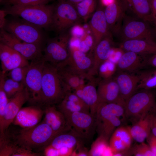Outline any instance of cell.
<instances>
[{
  "mask_svg": "<svg viewBox=\"0 0 156 156\" xmlns=\"http://www.w3.org/2000/svg\"><path fill=\"white\" fill-rule=\"evenodd\" d=\"M7 132L16 144L33 151L43 148L56 135L50 127L43 121L34 126L22 128L13 133Z\"/></svg>",
  "mask_w": 156,
  "mask_h": 156,
  "instance_id": "cell-1",
  "label": "cell"
},
{
  "mask_svg": "<svg viewBox=\"0 0 156 156\" xmlns=\"http://www.w3.org/2000/svg\"><path fill=\"white\" fill-rule=\"evenodd\" d=\"M7 5L4 9L6 14L21 17L42 29H50L55 5Z\"/></svg>",
  "mask_w": 156,
  "mask_h": 156,
  "instance_id": "cell-2",
  "label": "cell"
},
{
  "mask_svg": "<svg viewBox=\"0 0 156 156\" xmlns=\"http://www.w3.org/2000/svg\"><path fill=\"white\" fill-rule=\"evenodd\" d=\"M42 105L59 103L67 92L57 71L56 66L45 62L41 83Z\"/></svg>",
  "mask_w": 156,
  "mask_h": 156,
  "instance_id": "cell-3",
  "label": "cell"
},
{
  "mask_svg": "<svg viewBox=\"0 0 156 156\" xmlns=\"http://www.w3.org/2000/svg\"><path fill=\"white\" fill-rule=\"evenodd\" d=\"M75 5L65 0H58L55 6L50 29L60 34L81 22Z\"/></svg>",
  "mask_w": 156,
  "mask_h": 156,
  "instance_id": "cell-4",
  "label": "cell"
},
{
  "mask_svg": "<svg viewBox=\"0 0 156 156\" xmlns=\"http://www.w3.org/2000/svg\"><path fill=\"white\" fill-rule=\"evenodd\" d=\"M156 107L155 96L147 89L135 93L126 101L125 116L136 122Z\"/></svg>",
  "mask_w": 156,
  "mask_h": 156,
  "instance_id": "cell-5",
  "label": "cell"
},
{
  "mask_svg": "<svg viewBox=\"0 0 156 156\" xmlns=\"http://www.w3.org/2000/svg\"><path fill=\"white\" fill-rule=\"evenodd\" d=\"M3 28L23 41L41 46L44 39L42 28L23 19L6 21Z\"/></svg>",
  "mask_w": 156,
  "mask_h": 156,
  "instance_id": "cell-6",
  "label": "cell"
},
{
  "mask_svg": "<svg viewBox=\"0 0 156 156\" xmlns=\"http://www.w3.org/2000/svg\"><path fill=\"white\" fill-rule=\"evenodd\" d=\"M70 34L66 31L48 39L43 51L45 62L55 66L65 61L69 55Z\"/></svg>",
  "mask_w": 156,
  "mask_h": 156,
  "instance_id": "cell-7",
  "label": "cell"
},
{
  "mask_svg": "<svg viewBox=\"0 0 156 156\" xmlns=\"http://www.w3.org/2000/svg\"><path fill=\"white\" fill-rule=\"evenodd\" d=\"M45 62L43 57L31 61L24 82L29 94L28 101L34 105H42L41 83Z\"/></svg>",
  "mask_w": 156,
  "mask_h": 156,
  "instance_id": "cell-8",
  "label": "cell"
},
{
  "mask_svg": "<svg viewBox=\"0 0 156 156\" xmlns=\"http://www.w3.org/2000/svg\"><path fill=\"white\" fill-rule=\"evenodd\" d=\"M67 127L80 137L90 139L96 130L95 116L90 113L75 112L65 116Z\"/></svg>",
  "mask_w": 156,
  "mask_h": 156,
  "instance_id": "cell-9",
  "label": "cell"
},
{
  "mask_svg": "<svg viewBox=\"0 0 156 156\" xmlns=\"http://www.w3.org/2000/svg\"><path fill=\"white\" fill-rule=\"evenodd\" d=\"M123 20V25L120 29L123 41L137 39L155 41V31L148 22L127 16L126 15Z\"/></svg>",
  "mask_w": 156,
  "mask_h": 156,
  "instance_id": "cell-10",
  "label": "cell"
},
{
  "mask_svg": "<svg viewBox=\"0 0 156 156\" xmlns=\"http://www.w3.org/2000/svg\"><path fill=\"white\" fill-rule=\"evenodd\" d=\"M0 41L19 53L28 60L33 61L43 57L41 46L23 41L3 28L0 29Z\"/></svg>",
  "mask_w": 156,
  "mask_h": 156,
  "instance_id": "cell-11",
  "label": "cell"
},
{
  "mask_svg": "<svg viewBox=\"0 0 156 156\" xmlns=\"http://www.w3.org/2000/svg\"><path fill=\"white\" fill-rule=\"evenodd\" d=\"M69 50L68 58L58 64L66 66L82 78L86 79L87 74L92 66V57L79 50L76 46L69 44Z\"/></svg>",
  "mask_w": 156,
  "mask_h": 156,
  "instance_id": "cell-12",
  "label": "cell"
},
{
  "mask_svg": "<svg viewBox=\"0 0 156 156\" xmlns=\"http://www.w3.org/2000/svg\"><path fill=\"white\" fill-rule=\"evenodd\" d=\"M112 43L111 33L109 32L94 47L92 51V64L87 75V79H90L98 74L101 66L109 57Z\"/></svg>",
  "mask_w": 156,
  "mask_h": 156,
  "instance_id": "cell-13",
  "label": "cell"
},
{
  "mask_svg": "<svg viewBox=\"0 0 156 156\" xmlns=\"http://www.w3.org/2000/svg\"><path fill=\"white\" fill-rule=\"evenodd\" d=\"M29 93L25 87L9 99L4 117L0 123V134L4 133L7 130L22 106L29 101Z\"/></svg>",
  "mask_w": 156,
  "mask_h": 156,
  "instance_id": "cell-14",
  "label": "cell"
},
{
  "mask_svg": "<svg viewBox=\"0 0 156 156\" xmlns=\"http://www.w3.org/2000/svg\"><path fill=\"white\" fill-rule=\"evenodd\" d=\"M148 74L138 75L130 73L119 71L115 78L118 86L121 97L125 102L140 86Z\"/></svg>",
  "mask_w": 156,
  "mask_h": 156,
  "instance_id": "cell-15",
  "label": "cell"
},
{
  "mask_svg": "<svg viewBox=\"0 0 156 156\" xmlns=\"http://www.w3.org/2000/svg\"><path fill=\"white\" fill-rule=\"evenodd\" d=\"M97 91L99 103H116L125 106V102L121 97L118 86L114 78H104L98 82Z\"/></svg>",
  "mask_w": 156,
  "mask_h": 156,
  "instance_id": "cell-16",
  "label": "cell"
},
{
  "mask_svg": "<svg viewBox=\"0 0 156 156\" xmlns=\"http://www.w3.org/2000/svg\"><path fill=\"white\" fill-rule=\"evenodd\" d=\"M1 71L5 74L16 67L29 64L28 60L19 53L8 45L0 42Z\"/></svg>",
  "mask_w": 156,
  "mask_h": 156,
  "instance_id": "cell-17",
  "label": "cell"
},
{
  "mask_svg": "<svg viewBox=\"0 0 156 156\" xmlns=\"http://www.w3.org/2000/svg\"><path fill=\"white\" fill-rule=\"evenodd\" d=\"M127 10L125 0H115L105 7L104 13L109 31L117 33L119 30V24L125 16Z\"/></svg>",
  "mask_w": 156,
  "mask_h": 156,
  "instance_id": "cell-18",
  "label": "cell"
},
{
  "mask_svg": "<svg viewBox=\"0 0 156 156\" xmlns=\"http://www.w3.org/2000/svg\"><path fill=\"white\" fill-rule=\"evenodd\" d=\"M104 8L100 5L93 14L89 22V26L94 41V45L91 52L102 39L110 31L105 18Z\"/></svg>",
  "mask_w": 156,
  "mask_h": 156,
  "instance_id": "cell-19",
  "label": "cell"
},
{
  "mask_svg": "<svg viewBox=\"0 0 156 156\" xmlns=\"http://www.w3.org/2000/svg\"><path fill=\"white\" fill-rule=\"evenodd\" d=\"M44 114V110L38 106L34 105L22 107L12 123L22 128L34 126L40 122Z\"/></svg>",
  "mask_w": 156,
  "mask_h": 156,
  "instance_id": "cell-20",
  "label": "cell"
},
{
  "mask_svg": "<svg viewBox=\"0 0 156 156\" xmlns=\"http://www.w3.org/2000/svg\"><path fill=\"white\" fill-rule=\"evenodd\" d=\"M89 80L87 84L81 85L75 90L74 93L88 106L90 113L95 116L99 103L96 87L97 82L94 78Z\"/></svg>",
  "mask_w": 156,
  "mask_h": 156,
  "instance_id": "cell-21",
  "label": "cell"
},
{
  "mask_svg": "<svg viewBox=\"0 0 156 156\" xmlns=\"http://www.w3.org/2000/svg\"><path fill=\"white\" fill-rule=\"evenodd\" d=\"M44 111L43 121L50 127L56 135L68 129L64 116L55 105H46Z\"/></svg>",
  "mask_w": 156,
  "mask_h": 156,
  "instance_id": "cell-22",
  "label": "cell"
},
{
  "mask_svg": "<svg viewBox=\"0 0 156 156\" xmlns=\"http://www.w3.org/2000/svg\"><path fill=\"white\" fill-rule=\"evenodd\" d=\"M133 139L129 127L117 128L110 137L109 145L114 155L116 153L127 150L130 148Z\"/></svg>",
  "mask_w": 156,
  "mask_h": 156,
  "instance_id": "cell-23",
  "label": "cell"
},
{
  "mask_svg": "<svg viewBox=\"0 0 156 156\" xmlns=\"http://www.w3.org/2000/svg\"><path fill=\"white\" fill-rule=\"evenodd\" d=\"M120 49L125 51L133 52L140 55L156 54V42L146 39L123 40L120 44Z\"/></svg>",
  "mask_w": 156,
  "mask_h": 156,
  "instance_id": "cell-24",
  "label": "cell"
},
{
  "mask_svg": "<svg viewBox=\"0 0 156 156\" xmlns=\"http://www.w3.org/2000/svg\"><path fill=\"white\" fill-rule=\"evenodd\" d=\"M145 64L146 61L140 54L126 51L120 57L117 66L119 71L131 73L140 69Z\"/></svg>",
  "mask_w": 156,
  "mask_h": 156,
  "instance_id": "cell-25",
  "label": "cell"
},
{
  "mask_svg": "<svg viewBox=\"0 0 156 156\" xmlns=\"http://www.w3.org/2000/svg\"><path fill=\"white\" fill-rule=\"evenodd\" d=\"M84 140L69 129L57 135L48 145L57 149L66 147L74 150L78 145L83 144Z\"/></svg>",
  "mask_w": 156,
  "mask_h": 156,
  "instance_id": "cell-26",
  "label": "cell"
},
{
  "mask_svg": "<svg viewBox=\"0 0 156 156\" xmlns=\"http://www.w3.org/2000/svg\"><path fill=\"white\" fill-rule=\"evenodd\" d=\"M127 10H130L139 19L153 23L149 0H125Z\"/></svg>",
  "mask_w": 156,
  "mask_h": 156,
  "instance_id": "cell-27",
  "label": "cell"
},
{
  "mask_svg": "<svg viewBox=\"0 0 156 156\" xmlns=\"http://www.w3.org/2000/svg\"><path fill=\"white\" fill-rule=\"evenodd\" d=\"M150 114L142 117L131 127H129L133 140L140 143L144 142L151 133Z\"/></svg>",
  "mask_w": 156,
  "mask_h": 156,
  "instance_id": "cell-28",
  "label": "cell"
},
{
  "mask_svg": "<svg viewBox=\"0 0 156 156\" xmlns=\"http://www.w3.org/2000/svg\"><path fill=\"white\" fill-rule=\"evenodd\" d=\"M121 123L120 118L116 116L104 118L95 121L96 131L99 136H103L109 140Z\"/></svg>",
  "mask_w": 156,
  "mask_h": 156,
  "instance_id": "cell-29",
  "label": "cell"
},
{
  "mask_svg": "<svg viewBox=\"0 0 156 156\" xmlns=\"http://www.w3.org/2000/svg\"><path fill=\"white\" fill-rule=\"evenodd\" d=\"M56 66L67 91H71L72 89L75 90L81 85L84 83L83 78L70 71L66 66L60 64Z\"/></svg>",
  "mask_w": 156,
  "mask_h": 156,
  "instance_id": "cell-30",
  "label": "cell"
},
{
  "mask_svg": "<svg viewBox=\"0 0 156 156\" xmlns=\"http://www.w3.org/2000/svg\"><path fill=\"white\" fill-rule=\"evenodd\" d=\"M19 146L12 140L7 131L0 135V156H14Z\"/></svg>",
  "mask_w": 156,
  "mask_h": 156,
  "instance_id": "cell-31",
  "label": "cell"
},
{
  "mask_svg": "<svg viewBox=\"0 0 156 156\" xmlns=\"http://www.w3.org/2000/svg\"><path fill=\"white\" fill-rule=\"evenodd\" d=\"M58 110L64 116L75 112H84L90 113V110L73 101L64 97L58 103Z\"/></svg>",
  "mask_w": 156,
  "mask_h": 156,
  "instance_id": "cell-32",
  "label": "cell"
},
{
  "mask_svg": "<svg viewBox=\"0 0 156 156\" xmlns=\"http://www.w3.org/2000/svg\"><path fill=\"white\" fill-rule=\"evenodd\" d=\"M96 6V0H83L75 5L79 16L84 18L94 12Z\"/></svg>",
  "mask_w": 156,
  "mask_h": 156,
  "instance_id": "cell-33",
  "label": "cell"
},
{
  "mask_svg": "<svg viewBox=\"0 0 156 156\" xmlns=\"http://www.w3.org/2000/svg\"><path fill=\"white\" fill-rule=\"evenodd\" d=\"M3 87L9 99L12 97L25 87L23 83L15 81L7 77L5 74Z\"/></svg>",
  "mask_w": 156,
  "mask_h": 156,
  "instance_id": "cell-34",
  "label": "cell"
},
{
  "mask_svg": "<svg viewBox=\"0 0 156 156\" xmlns=\"http://www.w3.org/2000/svg\"><path fill=\"white\" fill-rule=\"evenodd\" d=\"M108 140L105 137L99 136L92 143L88 152V156H103L104 153L109 146Z\"/></svg>",
  "mask_w": 156,
  "mask_h": 156,
  "instance_id": "cell-35",
  "label": "cell"
},
{
  "mask_svg": "<svg viewBox=\"0 0 156 156\" xmlns=\"http://www.w3.org/2000/svg\"><path fill=\"white\" fill-rule=\"evenodd\" d=\"M29 65L15 68L5 74L8 77L18 82L24 83L29 67Z\"/></svg>",
  "mask_w": 156,
  "mask_h": 156,
  "instance_id": "cell-36",
  "label": "cell"
},
{
  "mask_svg": "<svg viewBox=\"0 0 156 156\" xmlns=\"http://www.w3.org/2000/svg\"><path fill=\"white\" fill-rule=\"evenodd\" d=\"M5 74L0 71V123L4 117L6 108L9 101L3 87Z\"/></svg>",
  "mask_w": 156,
  "mask_h": 156,
  "instance_id": "cell-37",
  "label": "cell"
},
{
  "mask_svg": "<svg viewBox=\"0 0 156 156\" xmlns=\"http://www.w3.org/2000/svg\"><path fill=\"white\" fill-rule=\"evenodd\" d=\"M93 45V39L92 35L85 33L79 39L78 47L79 50L86 53L92 49Z\"/></svg>",
  "mask_w": 156,
  "mask_h": 156,
  "instance_id": "cell-38",
  "label": "cell"
},
{
  "mask_svg": "<svg viewBox=\"0 0 156 156\" xmlns=\"http://www.w3.org/2000/svg\"><path fill=\"white\" fill-rule=\"evenodd\" d=\"M54 0H8L7 5H47Z\"/></svg>",
  "mask_w": 156,
  "mask_h": 156,
  "instance_id": "cell-39",
  "label": "cell"
},
{
  "mask_svg": "<svg viewBox=\"0 0 156 156\" xmlns=\"http://www.w3.org/2000/svg\"><path fill=\"white\" fill-rule=\"evenodd\" d=\"M136 145L132 153L136 156H154V154L148 144L144 142Z\"/></svg>",
  "mask_w": 156,
  "mask_h": 156,
  "instance_id": "cell-40",
  "label": "cell"
},
{
  "mask_svg": "<svg viewBox=\"0 0 156 156\" xmlns=\"http://www.w3.org/2000/svg\"><path fill=\"white\" fill-rule=\"evenodd\" d=\"M143 81L140 87L147 90L156 87V71L153 74H148Z\"/></svg>",
  "mask_w": 156,
  "mask_h": 156,
  "instance_id": "cell-41",
  "label": "cell"
},
{
  "mask_svg": "<svg viewBox=\"0 0 156 156\" xmlns=\"http://www.w3.org/2000/svg\"><path fill=\"white\" fill-rule=\"evenodd\" d=\"M88 152L83 144L78 145L74 150L72 156H88Z\"/></svg>",
  "mask_w": 156,
  "mask_h": 156,
  "instance_id": "cell-42",
  "label": "cell"
},
{
  "mask_svg": "<svg viewBox=\"0 0 156 156\" xmlns=\"http://www.w3.org/2000/svg\"><path fill=\"white\" fill-rule=\"evenodd\" d=\"M146 139L148 144L155 156H156V136L153 135L151 132Z\"/></svg>",
  "mask_w": 156,
  "mask_h": 156,
  "instance_id": "cell-43",
  "label": "cell"
},
{
  "mask_svg": "<svg viewBox=\"0 0 156 156\" xmlns=\"http://www.w3.org/2000/svg\"><path fill=\"white\" fill-rule=\"evenodd\" d=\"M152 12L153 23L156 31V0H149Z\"/></svg>",
  "mask_w": 156,
  "mask_h": 156,
  "instance_id": "cell-44",
  "label": "cell"
},
{
  "mask_svg": "<svg viewBox=\"0 0 156 156\" xmlns=\"http://www.w3.org/2000/svg\"><path fill=\"white\" fill-rule=\"evenodd\" d=\"M146 61V64L156 68V54H153Z\"/></svg>",
  "mask_w": 156,
  "mask_h": 156,
  "instance_id": "cell-45",
  "label": "cell"
},
{
  "mask_svg": "<svg viewBox=\"0 0 156 156\" xmlns=\"http://www.w3.org/2000/svg\"><path fill=\"white\" fill-rule=\"evenodd\" d=\"M6 14L4 10H0V29L3 28L6 22V20L5 19V18Z\"/></svg>",
  "mask_w": 156,
  "mask_h": 156,
  "instance_id": "cell-46",
  "label": "cell"
},
{
  "mask_svg": "<svg viewBox=\"0 0 156 156\" xmlns=\"http://www.w3.org/2000/svg\"><path fill=\"white\" fill-rule=\"evenodd\" d=\"M115 0H100V5L103 7H106L113 3Z\"/></svg>",
  "mask_w": 156,
  "mask_h": 156,
  "instance_id": "cell-47",
  "label": "cell"
},
{
  "mask_svg": "<svg viewBox=\"0 0 156 156\" xmlns=\"http://www.w3.org/2000/svg\"><path fill=\"white\" fill-rule=\"evenodd\" d=\"M73 4L74 5H75L77 3L82 1L83 0H65Z\"/></svg>",
  "mask_w": 156,
  "mask_h": 156,
  "instance_id": "cell-48",
  "label": "cell"
},
{
  "mask_svg": "<svg viewBox=\"0 0 156 156\" xmlns=\"http://www.w3.org/2000/svg\"><path fill=\"white\" fill-rule=\"evenodd\" d=\"M8 0H0V2L1 4H5Z\"/></svg>",
  "mask_w": 156,
  "mask_h": 156,
  "instance_id": "cell-49",
  "label": "cell"
},
{
  "mask_svg": "<svg viewBox=\"0 0 156 156\" xmlns=\"http://www.w3.org/2000/svg\"><path fill=\"white\" fill-rule=\"evenodd\" d=\"M154 115L155 116V118L156 119V115H155V114H154Z\"/></svg>",
  "mask_w": 156,
  "mask_h": 156,
  "instance_id": "cell-50",
  "label": "cell"
}]
</instances>
